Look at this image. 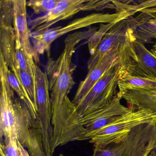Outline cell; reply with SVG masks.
Wrapping results in <instances>:
<instances>
[{
    "label": "cell",
    "instance_id": "obj_7",
    "mask_svg": "<svg viewBox=\"0 0 156 156\" xmlns=\"http://www.w3.org/2000/svg\"><path fill=\"white\" fill-rule=\"evenodd\" d=\"M143 124H154L156 115L147 109L130 110L118 117L109 125L101 129L90 137L89 143L94 148L103 147L108 144L119 142L124 139L133 128Z\"/></svg>",
    "mask_w": 156,
    "mask_h": 156
},
{
    "label": "cell",
    "instance_id": "obj_24",
    "mask_svg": "<svg viewBox=\"0 0 156 156\" xmlns=\"http://www.w3.org/2000/svg\"><path fill=\"white\" fill-rule=\"evenodd\" d=\"M1 156H20L18 140L12 137L7 143H0Z\"/></svg>",
    "mask_w": 156,
    "mask_h": 156
},
{
    "label": "cell",
    "instance_id": "obj_19",
    "mask_svg": "<svg viewBox=\"0 0 156 156\" xmlns=\"http://www.w3.org/2000/svg\"><path fill=\"white\" fill-rule=\"evenodd\" d=\"M34 58L22 46L20 42L16 40V54L14 66L23 71L35 69L36 66Z\"/></svg>",
    "mask_w": 156,
    "mask_h": 156
},
{
    "label": "cell",
    "instance_id": "obj_2",
    "mask_svg": "<svg viewBox=\"0 0 156 156\" xmlns=\"http://www.w3.org/2000/svg\"><path fill=\"white\" fill-rule=\"evenodd\" d=\"M96 28H90L83 31H77L69 34L64 41V48L56 59L48 56L45 72L49 81L52 107V125L53 138L51 147L55 150L61 137L65 103L75 82L73 74L76 66L72 62L73 55L77 45L83 40L91 38L96 31Z\"/></svg>",
    "mask_w": 156,
    "mask_h": 156
},
{
    "label": "cell",
    "instance_id": "obj_9",
    "mask_svg": "<svg viewBox=\"0 0 156 156\" xmlns=\"http://www.w3.org/2000/svg\"><path fill=\"white\" fill-rule=\"evenodd\" d=\"M147 20L146 15L142 13L136 18L131 16L117 22L106 33L94 53L90 56L87 62L88 70L92 69L107 52L118 44L136 38L137 29Z\"/></svg>",
    "mask_w": 156,
    "mask_h": 156
},
{
    "label": "cell",
    "instance_id": "obj_8",
    "mask_svg": "<svg viewBox=\"0 0 156 156\" xmlns=\"http://www.w3.org/2000/svg\"><path fill=\"white\" fill-rule=\"evenodd\" d=\"M137 38L119 44L108 51L99 62L88 70L85 78L79 83L73 99L75 104L84 96L96 83L114 65L118 63L134 65L137 60L133 41Z\"/></svg>",
    "mask_w": 156,
    "mask_h": 156
},
{
    "label": "cell",
    "instance_id": "obj_22",
    "mask_svg": "<svg viewBox=\"0 0 156 156\" xmlns=\"http://www.w3.org/2000/svg\"><path fill=\"white\" fill-rule=\"evenodd\" d=\"M59 1L60 0H30L27 2V6L33 10L34 14L46 13L53 9Z\"/></svg>",
    "mask_w": 156,
    "mask_h": 156
},
{
    "label": "cell",
    "instance_id": "obj_27",
    "mask_svg": "<svg viewBox=\"0 0 156 156\" xmlns=\"http://www.w3.org/2000/svg\"><path fill=\"white\" fill-rule=\"evenodd\" d=\"M156 39V34H155V35H152L151 37V39Z\"/></svg>",
    "mask_w": 156,
    "mask_h": 156
},
{
    "label": "cell",
    "instance_id": "obj_18",
    "mask_svg": "<svg viewBox=\"0 0 156 156\" xmlns=\"http://www.w3.org/2000/svg\"><path fill=\"white\" fill-rule=\"evenodd\" d=\"M7 75L8 83L11 88L17 94L19 98L27 105L34 116L35 118L39 119L38 111L28 95L25 88L19 78L9 67L7 69Z\"/></svg>",
    "mask_w": 156,
    "mask_h": 156
},
{
    "label": "cell",
    "instance_id": "obj_28",
    "mask_svg": "<svg viewBox=\"0 0 156 156\" xmlns=\"http://www.w3.org/2000/svg\"><path fill=\"white\" fill-rule=\"evenodd\" d=\"M59 156H64V155L62 154H60Z\"/></svg>",
    "mask_w": 156,
    "mask_h": 156
},
{
    "label": "cell",
    "instance_id": "obj_25",
    "mask_svg": "<svg viewBox=\"0 0 156 156\" xmlns=\"http://www.w3.org/2000/svg\"><path fill=\"white\" fill-rule=\"evenodd\" d=\"M18 145H19V150H20V156H30L28 152V151L23 147V146L18 140Z\"/></svg>",
    "mask_w": 156,
    "mask_h": 156
},
{
    "label": "cell",
    "instance_id": "obj_10",
    "mask_svg": "<svg viewBox=\"0 0 156 156\" xmlns=\"http://www.w3.org/2000/svg\"><path fill=\"white\" fill-rule=\"evenodd\" d=\"M87 1V0H60L53 9L29 22L30 34L42 32L58 22L72 18L80 12L84 11Z\"/></svg>",
    "mask_w": 156,
    "mask_h": 156
},
{
    "label": "cell",
    "instance_id": "obj_14",
    "mask_svg": "<svg viewBox=\"0 0 156 156\" xmlns=\"http://www.w3.org/2000/svg\"><path fill=\"white\" fill-rule=\"evenodd\" d=\"M118 95L126 102L129 108L149 109L156 115V87L118 92Z\"/></svg>",
    "mask_w": 156,
    "mask_h": 156
},
{
    "label": "cell",
    "instance_id": "obj_12",
    "mask_svg": "<svg viewBox=\"0 0 156 156\" xmlns=\"http://www.w3.org/2000/svg\"><path fill=\"white\" fill-rule=\"evenodd\" d=\"M12 2L13 27L16 40L20 41L24 50L33 56L35 63H39L40 55L34 51L30 41V30L27 21V2L25 0H12Z\"/></svg>",
    "mask_w": 156,
    "mask_h": 156
},
{
    "label": "cell",
    "instance_id": "obj_20",
    "mask_svg": "<svg viewBox=\"0 0 156 156\" xmlns=\"http://www.w3.org/2000/svg\"><path fill=\"white\" fill-rule=\"evenodd\" d=\"M13 8L12 0L0 1V27H13Z\"/></svg>",
    "mask_w": 156,
    "mask_h": 156
},
{
    "label": "cell",
    "instance_id": "obj_6",
    "mask_svg": "<svg viewBox=\"0 0 156 156\" xmlns=\"http://www.w3.org/2000/svg\"><path fill=\"white\" fill-rule=\"evenodd\" d=\"M121 99L117 94L107 105L79 120L65 135L61 146L75 140H89L99 129L128 112L130 108L122 105Z\"/></svg>",
    "mask_w": 156,
    "mask_h": 156
},
{
    "label": "cell",
    "instance_id": "obj_3",
    "mask_svg": "<svg viewBox=\"0 0 156 156\" xmlns=\"http://www.w3.org/2000/svg\"><path fill=\"white\" fill-rule=\"evenodd\" d=\"M133 65L118 63L106 72L90 91L73 104L68 98L65 103L62 135L57 147L70 129L85 117L109 104L117 94L119 81L129 73Z\"/></svg>",
    "mask_w": 156,
    "mask_h": 156
},
{
    "label": "cell",
    "instance_id": "obj_1",
    "mask_svg": "<svg viewBox=\"0 0 156 156\" xmlns=\"http://www.w3.org/2000/svg\"><path fill=\"white\" fill-rule=\"evenodd\" d=\"M7 65L0 63L1 143L15 138L30 156H46L39 119L34 116L27 105L16 98L7 79Z\"/></svg>",
    "mask_w": 156,
    "mask_h": 156
},
{
    "label": "cell",
    "instance_id": "obj_11",
    "mask_svg": "<svg viewBox=\"0 0 156 156\" xmlns=\"http://www.w3.org/2000/svg\"><path fill=\"white\" fill-rule=\"evenodd\" d=\"M36 105L41 127L43 129L52 126V107L49 81L46 72L36 65L35 70Z\"/></svg>",
    "mask_w": 156,
    "mask_h": 156
},
{
    "label": "cell",
    "instance_id": "obj_26",
    "mask_svg": "<svg viewBox=\"0 0 156 156\" xmlns=\"http://www.w3.org/2000/svg\"><path fill=\"white\" fill-rule=\"evenodd\" d=\"M148 156H156V150L151 152Z\"/></svg>",
    "mask_w": 156,
    "mask_h": 156
},
{
    "label": "cell",
    "instance_id": "obj_21",
    "mask_svg": "<svg viewBox=\"0 0 156 156\" xmlns=\"http://www.w3.org/2000/svg\"><path fill=\"white\" fill-rule=\"evenodd\" d=\"M155 34H156V18L145 22L136 30L137 39L143 43L149 42L150 38Z\"/></svg>",
    "mask_w": 156,
    "mask_h": 156
},
{
    "label": "cell",
    "instance_id": "obj_15",
    "mask_svg": "<svg viewBox=\"0 0 156 156\" xmlns=\"http://www.w3.org/2000/svg\"><path fill=\"white\" fill-rule=\"evenodd\" d=\"M16 40L13 27H0V55L9 68L15 64Z\"/></svg>",
    "mask_w": 156,
    "mask_h": 156
},
{
    "label": "cell",
    "instance_id": "obj_23",
    "mask_svg": "<svg viewBox=\"0 0 156 156\" xmlns=\"http://www.w3.org/2000/svg\"><path fill=\"white\" fill-rule=\"evenodd\" d=\"M119 21L114 22L111 23H108L107 24H101L99 30H97L94 34V35L88 39V48H89V52L90 55H93L98 44L101 42V40L105 36L107 32L116 23Z\"/></svg>",
    "mask_w": 156,
    "mask_h": 156
},
{
    "label": "cell",
    "instance_id": "obj_5",
    "mask_svg": "<svg viewBox=\"0 0 156 156\" xmlns=\"http://www.w3.org/2000/svg\"><path fill=\"white\" fill-rule=\"evenodd\" d=\"M130 16H132L130 14L126 12H116L114 14L92 13L75 19L65 26L50 28L40 33L30 34L32 44L34 51L39 55L46 52L48 56H50V50L53 42L68 33L88 28L97 23H111Z\"/></svg>",
    "mask_w": 156,
    "mask_h": 156
},
{
    "label": "cell",
    "instance_id": "obj_17",
    "mask_svg": "<svg viewBox=\"0 0 156 156\" xmlns=\"http://www.w3.org/2000/svg\"><path fill=\"white\" fill-rule=\"evenodd\" d=\"M9 69L19 78L37 110L35 89L36 67L34 70L23 71L13 65L10 67Z\"/></svg>",
    "mask_w": 156,
    "mask_h": 156
},
{
    "label": "cell",
    "instance_id": "obj_4",
    "mask_svg": "<svg viewBox=\"0 0 156 156\" xmlns=\"http://www.w3.org/2000/svg\"><path fill=\"white\" fill-rule=\"evenodd\" d=\"M155 150L156 125L143 124L135 127L119 142L94 148L92 156H148Z\"/></svg>",
    "mask_w": 156,
    "mask_h": 156
},
{
    "label": "cell",
    "instance_id": "obj_13",
    "mask_svg": "<svg viewBox=\"0 0 156 156\" xmlns=\"http://www.w3.org/2000/svg\"><path fill=\"white\" fill-rule=\"evenodd\" d=\"M133 45L137 61L127 75L139 77H156V44L150 51L137 39L134 40Z\"/></svg>",
    "mask_w": 156,
    "mask_h": 156
},
{
    "label": "cell",
    "instance_id": "obj_16",
    "mask_svg": "<svg viewBox=\"0 0 156 156\" xmlns=\"http://www.w3.org/2000/svg\"><path fill=\"white\" fill-rule=\"evenodd\" d=\"M156 87V77H139L127 74L119 82V93L135 89Z\"/></svg>",
    "mask_w": 156,
    "mask_h": 156
}]
</instances>
